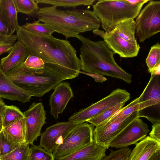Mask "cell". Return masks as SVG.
I'll use <instances>...</instances> for the list:
<instances>
[{
    "label": "cell",
    "instance_id": "obj_7",
    "mask_svg": "<svg viewBox=\"0 0 160 160\" xmlns=\"http://www.w3.org/2000/svg\"><path fill=\"white\" fill-rule=\"evenodd\" d=\"M130 94L125 89L117 88L109 94L88 107L73 113L68 121L76 124L87 122L106 109L130 98Z\"/></svg>",
    "mask_w": 160,
    "mask_h": 160
},
{
    "label": "cell",
    "instance_id": "obj_39",
    "mask_svg": "<svg viewBox=\"0 0 160 160\" xmlns=\"http://www.w3.org/2000/svg\"><path fill=\"white\" fill-rule=\"evenodd\" d=\"M148 160H160V150L154 153Z\"/></svg>",
    "mask_w": 160,
    "mask_h": 160
},
{
    "label": "cell",
    "instance_id": "obj_30",
    "mask_svg": "<svg viewBox=\"0 0 160 160\" xmlns=\"http://www.w3.org/2000/svg\"><path fill=\"white\" fill-rule=\"evenodd\" d=\"M148 71L151 72L156 66L160 63V45L158 42L151 47L146 59Z\"/></svg>",
    "mask_w": 160,
    "mask_h": 160
},
{
    "label": "cell",
    "instance_id": "obj_35",
    "mask_svg": "<svg viewBox=\"0 0 160 160\" xmlns=\"http://www.w3.org/2000/svg\"><path fill=\"white\" fill-rule=\"evenodd\" d=\"M17 39L16 35L5 36L0 35V44L5 43L14 44Z\"/></svg>",
    "mask_w": 160,
    "mask_h": 160
},
{
    "label": "cell",
    "instance_id": "obj_23",
    "mask_svg": "<svg viewBox=\"0 0 160 160\" xmlns=\"http://www.w3.org/2000/svg\"><path fill=\"white\" fill-rule=\"evenodd\" d=\"M125 102L121 103L110 108L89 120L88 122L94 127L102 125L107 120L124 107Z\"/></svg>",
    "mask_w": 160,
    "mask_h": 160
},
{
    "label": "cell",
    "instance_id": "obj_37",
    "mask_svg": "<svg viewBox=\"0 0 160 160\" xmlns=\"http://www.w3.org/2000/svg\"><path fill=\"white\" fill-rule=\"evenodd\" d=\"M0 35L9 36L12 35L10 31L2 20L0 13Z\"/></svg>",
    "mask_w": 160,
    "mask_h": 160
},
{
    "label": "cell",
    "instance_id": "obj_43",
    "mask_svg": "<svg viewBox=\"0 0 160 160\" xmlns=\"http://www.w3.org/2000/svg\"></svg>",
    "mask_w": 160,
    "mask_h": 160
},
{
    "label": "cell",
    "instance_id": "obj_26",
    "mask_svg": "<svg viewBox=\"0 0 160 160\" xmlns=\"http://www.w3.org/2000/svg\"><path fill=\"white\" fill-rule=\"evenodd\" d=\"M18 12L34 16L39 8L35 0H13Z\"/></svg>",
    "mask_w": 160,
    "mask_h": 160
},
{
    "label": "cell",
    "instance_id": "obj_18",
    "mask_svg": "<svg viewBox=\"0 0 160 160\" xmlns=\"http://www.w3.org/2000/svg\"><path fill=\"white\" fill-rule=\"evenodd\" d=\"M159 150L160 142L147 136L137 143L128 160H148Z\"/></svg>",
    "mask_w": 160,
    "mask_h": 160
},
{
    "label": "cell",
    "instance_id": "obj_14",
    "mask_svg": "<svg viewBox=\"0 0 160 160\" xmlns=\"http://www.w3.org/2000/svg\"><path fill=\"white\" fill-rule=\"evenodd\" d=\"M31 97L17 86L0 68V98L25 103L29 102Z\"/></svg>",
    "mask_w": 160,
    "mask_h": 160
},
{
    "label": "cell",
    "instance_id": "obj_3",
    "mask_svg": "<svg viewBox=\"0 0 160 160\" xmlns=\"http://www.w3.org/2000/svg\"><path fill=\"white\" fill-rule=\"evenodd\" d=\"M76 38L82 43L80 50L81 70L122 79L129 84L132 75L119 66L114 58V52L104 40L94 41L81 35Z\"/></svg>",
    "mask_w": 160,
    "mask_h": 160
},
{
    "label": "cell",
    "instance_id": "obj_5",
    "mask_svg": "<svg viewBox=\"0 0 160 160\" xmlns=\"http://www.w3.org/2000/svg\"><path fill=\"white\" fill-rule=\"evenodd\" d=\"M149 1L132 4L127 0H100L93 6L92 11L100 20L102 28L109 32L121 22L136 18L143 5Z\"/></svg>",
    "mask_w": 160,
    "mask_h": 160
},
{
    "label": "cell",
    "instance_id": "obj_1",
    "mask_svg": "<svg viewBox=\"0 0 160 160\" xmlns=\"http://www.w3.org/2000/svg\"><path fill=\"white\" fill-rule=\"evenodd\" d=\"M18 40L26 46L29 55L37 56L45 63L44 67L59 75L62 81L78 77L81 70L77 51L70 42L52 36L35 34L21 28L17 30Z\"/></svg>",
    "mask_w": 160,
    "mask_h": 160
},
{
    "label": "cell",
    "instance_id": "obj_32",
    "mask_svg": "<svg viewBox=\"0 0 160 160\" xmlns=\"http://www.w3.org/2000/svg\"><path fill=\"white\" fill-rule=\"evenodd\" d=\"M110 152L108 155L105 156L101 160H128L131 150L125 147L115 151L111 150Z\"/></svg>",
    "mask_w": 160,
    "mask_h": 160
},
{
    "label": "cell",
    "instance_id": "obj_19",
    "mask_svg": "<svg viewBox=\"0 0 160 160\" xmlns=\"http://www.w3.org/2000/svg\"><path fill=\"white\" fill-rule=\"evenodd\" d=\"M0 13L2 20L13 34L19 26L13 0H0Z\"/></svg>",
    "mask_w": 160,
    "mask_h": 160
},
{
    "label": "cell",
    "instance_id": "obj_40",
    "mask_svg": "<svg viewBox=\"0 0 160 160\" xmlns=\"http://www.w3.org/2000/svg\"><path fill=\"white\" fill-rule=\"evenodd\" d=\"M92 31L94 34L100 36L103 38L105 33V32H104V31L99 30V29H96Z\"/></svg>",
    "mask_w": 160,
    "mask_h": 160
},
{
    "label": "cell",
    "instance_id": "obj_10",
    "mask_svg": "<svg viewBox=\"0 0 160 160\" xmlns=\"http://www.w3.org/2000/svg\"><path fill=\"white\" fill-rule=\"evenodd\" d=\"M149 130L148 125L138 118L131 122L110 142L109 147H127L145 138Z\"/></svg>",
    "mask_w": 160,
    "mask_h": 160
},
{
    "label": "cell",
    "instance_id": "obj_8",
    "mask_svg": "<svg viewBox=\"0 0 160 160\" xmlns=\"http://www.w3.org/2000/svg\"><path fill=\"white\" fill-rule=\"evenodd\" d=\"M140 42L160 31V1L150 0L140 11L135 21Z\"/></svg>",
    "mask_w": 160,
    "mask_h": 160
},
{
    "label": "cell",
    "instance_id": "obj_13",
    "mask_svg": "<svg viewBox=\"0 0 160 160\" xmlns=\"http://www.w3.org/2000/svg\"><path fill=\"white\" fill-rule=\"evenodd\" d=\"M54 89L53 92L50 96L49 105L51 114L57 119L74 95L70 84L67 82H60Z\"/></svg>",
    "mask_w": 160,
    "mask_h": 160
},
{
    "label": "cell",
    "instance_id": "obj_17",
    "mask_svg": "<svg viewBox=\"0 0 160 160\" xmlns=\"http://www.w3.org/2000/svg\"><path fill=\"white\" fill-rule=\"evenodd\" d=\"M106 149L93 142L73 153L54 160H101Z\"/></svg>",
    "mask_w": 160,
    "mask_h": 160
},
{
    "label": "cell",
    "instance_id": "obj_41",
    "mask_svg": "<svg viewBox=\"0 0 160 160\" xmlns=\"http://www.w3.org/2000/svg\"><path fill=\"white\" fill-rule=\"evenodd\" d=\"M5 104L2 98H0V114L1 115L4 108Z\"/></svg>",
    "mask_w": 160,
    "mask_h": 160
},
{
    "label": "cell",
    "instance_id": "obj_42",
    "mask_svg": "<svg viewBox=\"0 0 160 160\" xmlns=\"http://www.w3.org/2000/svg\"><path fill=\"white\" fill-rule=\"evenodd\" d=\"M3 128L2 122L1 115L0 114V132Z\"/></svg>",
    "mask_w": 160,
    "mask_h": 160
},
{
    "label": "cell",
    "instance_id": "obj_34",
    "mask_svg": "<svg viewBox=\"0 0 160 160\" xmlns=\"http://www.w3.org/2000/svg\"><path fill=\"white\" fill-rule=\"evenodd\" d=\"M149 135L150 137L160 142V123L153 124Z\"/></svg>",
    "mask_w": 160,
    "mask_h": 160
},
{
    "label": "cell",
    "instance_id": "obj_9",
    "mask_svg": "<svg viewBox=\"0 0 160 160\" xmlns=\"http://www.w3.org/2000/svg\"><path fill=\"white\" fill-rule=\"evenodd\" d=\"M138 118V111H137L132 112L127 118H121L96 127L93 131L94 142L108 149L111 141Z\"/></svg>",
    "mask_w": 160,
    "mask_h": 160
},
{
    "label": "cell",
    "instance_id": "obj_22",
    "mask_svg": "<svg viewBox=\"0 0 160 160\" xmlns=\"http://www.w3.org/2000/svg\"><path fill=\"white\" fill-rule=\"evenodd\" d=\"M26 142L19 144L9 153L0 156L1 160H30V148Z\"/></svg>",
    "mask_w": 160,
    "mask_h": 160
},
{
    "label": "cell",
    "instance_id": "obj_31",
    "mask_svg": "<svg viewBox=\"0 0 160 160\" xmlns=\"http://www.w3.org/2000/svg\"><path fill=\"white\" fill-rule=\"evenodd\" d=\"M52 153L47 152L39 145H32L30 160H54Z\"/></svg>",
    "mask_w": 160,
    "mask_h": 160
},
{
    "label": "cell",
    "instance_id": "obj_12",
    "mask_svg": "<svg viewBox=\"0 0 160 160\" xmlns=\"http://www.w3.org/2000/svg\"><path fill=\"white\" fill-rule=\"evenodd\" d=\"M77 125L70 122H62L47 128L41 134L39 145L52 153L61 144L67 134Z\"/></svg>",
    "mask_w": 160,
    "mask_h": 160
},
{
    "label": "cell",
    "instance_id": "obj_16",
    "mask_svg": "<svg viewBox=\"0 0 160 160\" xmlns=\"http://www.w3.org/2000/svg\"><path fill=\"white\" fill-rule=\"evenodd\" d=\"M105 32L103 40L115 54L124 58H133L138 56L140 46H135L112 32Z\"/></svg>",
    "mask_w": 160,
    "mask_h": 160
},
{
    "label": "cell",
    "instance_id": "obj_38",
    "mask_svg": "<svg viewBox=\"0 0 160 160\" xmlns=\"http://www.w3.org/2000/svg\"><path fill=\"white\" fill-rule=\"evenodd\" d=\"M14 44L5 43L0 44V55L10 51L12 49Z\"/></svg>",
    "mask_w": 160,
    "mask_h": 160
},
{
    "label": "cell",
    "instance_id": "obj_6",
    "mask_svg": "<svg viewBox=\"0 0 160 160\" xmlns=\"http://www.w3.org/2000/svg\"><path fill=\"white\" fill-rule=\"evenodd\" d=\"M94 126L88 122L77 125L53 151L55 158L65 156L94 142Z\"/></svg>",
    "mask_w": 160,
    "mask_h": 160
},
{
    "label": "cell",
    "instance_id": "obj_2",
    "mask_svg": "<svg viewBox=\"0 0 160 160\" xmlns=\"http://www.w3.org/2000/svg\"><path fill=\"white\" fill-rule=\"evenodd\" d=\"M34 16L45 23L54 32L61 34L66 39L76 37L80 33L98 29L99 19L88 10H62L54 6L39 8Z\"/></svg>",
    "mask_w": 160,
    "mask_h": 160
},
{
    "label": "cell",
    "instance_id": "obj_21",
    "mask_svg": "<svg viewBox=\"0 0 160 160\" xmlns=\"http://www.w3.org/2000/svg\"><path fill=\"white\" fill-rule=\"evenodd\" d=\"M3 129L18 143L26 142V124L24 116L3 128Z\"/></svg>",
    "mask_w": 160,
    "mask_h": 160
},
{
    "label": "cell",
    "instance_id": "obj_36",
    "mask_svg": "<svg viewBox=\"0 0 160 160\" xmlns=\"http://www.w3.org/2000/svg\"><path fill=\"white\" fill-rule=\"evenodd\" d=\"M80 73H81L90 76L94 79L95 81L98 82L102 83L107 80V78L102 75L96 73H90L80 71Z\"/></svg>",
    "mask_w": 160,
    "mask_h": 160
},
{
    "label": "cell",
    "instance_id": "obj_25",
    "mask_svg": "<svg viewBox=\"0 0 160 160\" xmlns=\"http://www.w3.org/2000/svg\"><path fill=\"white\" fill-rule=\"evenodd\" d=\"M3 128L24 117L23 113L17 107L5 105L1 114Z\"/></svg>",
    "mask_w": 160,
    "mask_h": 160
},
{
    "label": "cell",
    "instance_id": "obj_4",
    "mask_svg": "<svg viewBox=\"0 0 160 160\" xmlns=\"http://www.w3.org/2000/svg\"><path fill=\"white\" fill-rule=\"evenodd\" d=\"M18 87L32 96L41 97L54 89L61 81V78L44 67L36 69L25 66L23 63L7 74Z\"/></svg>",
    "mask_w": 160,
    "mask_h": 160
},
{
    "label": "cell",
    "instance_id": "obj_20",
    "mask_svg": "<svg viewBox=\"0 0 160 160\" xmlns=\"http://www.w3.org/2000/svg\"><path fill=\"white\" fill-rule=\"evenodd\" d=\"M136 23L131 19L120 23L111 32L137 46H139L135 37Z\"/></svg>",
    "mask_w": 160,
    "mask_h": 160
},
{
    "label": "cell",
    "instance_id": "obj_15",
    "mask_svg": "<svg viewBox=\"0 0 160 160\" xmlns=\"http://www.w3.org/2000/svg\"><path fill=\"white\" fill-rule=\"evenodd\" d=\"M28 55L24 44L20 41L18 40L14 44L9 54L1 59L0 68L6 75L22 64Z\"/></svg>",
    "mask_w": 160,
    "mask_h": 160
},
{
    "label": "cell",
    "instance_id": "obj_27",
    "mask_svg": "<svg viewBox=\"0 0 160 160\" xmlns=\"http://www.w3.org/2000/svg\"><path fill=\"white\" fill-rule=\"evenodd\" d=\"M39 21H35L32 23H27L20 26V27L32 33L41 36H52L54 32L45 23H41Z\"/></svg>",
    "mask_w": 160,
    "mask_h": 160
},
{
    "label": "cell",
    "instance_id": "obj_24",
    "mask_svg": "<svg viewBox=\"0 0 160 160\" xmlns=\"http://www.w3.org/2000/svg\"><path fill=\"white\" fill-rule=\"evenodd\" d=\"M38 3L49 4L56 7H75L81 5H92L95 0H35Z\"/></svg>",
    "mask_w": 160,
    "mask_h": 160
},
{
    "label": "cell",
    "instance_id": "obj_28",
    "mask_svg": "<svg viewBox=\"0 0 160 160\" xmlns=\"http://www.w3.org/2000/svg\"><path fill=\"white\" fill-rule=\"evenodd\" d=\"M19 144L2 129L0 132V156L9 153Z\"/></svg>",
    "mask_w": 160,
    "mask_h": 160
},
{
    "label": "cell",
    "instance_id": "obj_11",
    "mask_svg": "<svg viewBox=\"0 0 160 160\" xmlns=\"http://www.w3.org/2000/svg\"><path fill=\"white\" fill-rule=\"evenodd\" d=\"M23 113L26 119V141L32 145L41 135V128L46 123V112L42 102H34Z\"/></svg>",
    "mask_w": 160,
    "mask_h": 160
},
{
    "label": "cell",
    "instance_id": "obj_33",
    "mask_svg": "<svg viewBox=\"0 0 160 160\" xmlns=\"http://www.w3.org/2000/svg\"><path fill=\"white\" fill-rule=\"evenodd\" d=\"M26 67L33 69L44 68L45 63L40 58L33 55H29L23 62Z\"/></svg>",
    "mask_w": 160,
    "mask_h": 160
},
{
    "label": "cell",
    "instance_id": "obj_29",
    "mask_svg": "<svg viewBox=\"0 0 160 160\" xmlns=\"http://www.w3.org/2000/svg\"><path fill=\"white\" fill-rule=\"evenodd\" d=\"M139 110V105L138 102V98H137L127 106L124 107L121 110L116 112L103 124L112 122L115 120L121 118H127L132 112L138 111Z\"/></svg>",
    "mask_w": 160,
    "mask_h": 160
}]
</instances>
